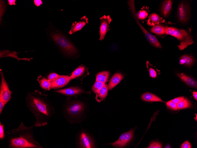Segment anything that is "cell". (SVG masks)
I'll list each match as a JSON object with an SVG mask.
<instances>
[{
    "label": "cell",
    "instance_id": "cell-1",
    "mask_svg": "<svg viewBox=\"0 0 197 148\" xmlns=\"http://www.w3.org/2000/svg\"><path fill=\"white\" fill-rule=\"evenodd\" d=\"M25 100L27 106L35 118V126L40 127L46 125L52 113L46 95L39 90H35L28 92Z\"/></svg>",
    "mask_w": 197,
    "mask_h": 148
},
{
    "label": "cell",
    "instance_id": "cell-2",
    "mask_svg": "<svg viewBox=\"0 0 197 148\" xmlns=\"http://www.w3.org/2000/svg\"><path fill=\"white\" fill-rule=\"evenodd\" d=\"M25 126L21 122L16 129L8 131V146L11 148H42L43 147L35 139L33 134V127Z\"/></svg>",
    "mask_w": 197,
    "mask_h": 148
},
{
    "label": "cell",
    "instance_id": "cell-3",
    "mask_svg": "<svg viewBox=\"0 0 197 148\" xmlns=\"http://www.w3.org/2000/svg\"><path fill=\"white\" fill-rule=\"evenodd\" d=\"M49 36L65 55L73 56L77 50L71 42L64 35L57 29L49 30Z\"/></svg>",
    "mask_w": 197,
    "mask_h": 148
},
{
    "label": "cell",
    "instance_id": "cell-4",
    "mask_svg": "<svg viewBox=\"0 0 197 148\" xmlns=\"http://www.w3.org/2000/svg\"><path fill=\"white\" fill-rule=\"evenodd\" d=\"M166 34L170 35L176 38L180 41L178 45L180 50L182 51L190 45L193 43V36L191 34V29H178L174 27H166Z\"/></svg>",
    "mask_w": 197,
    "mask_h": 148
},
{
    "label": "cell",
    "instance_id": "cell-5",
    "mask_svg": "<svg viewBox=\"0 0 197 148\" xmlns=\"http://www.w3.org/2000/svg\"><path fill=\"white\" fill-rule=\"evenodd\" d=\"M191 14L190 6L186 1H180L178 5L176 17L178 22L185 24L190 19Z\"/></svg>",
    "mask_w": 197,
    "mask_h": 148
},
{
    "label": "cell",
    "instance_id": "cell-6",
    "mask_svg": "<svg viewBox=\"0 0 197 148\" xmlns=\"http://www.w3.org/2000/svg\"><path fill=\"white\" fill-rule=\"evenodd\" d=\"M1 83L0 86V99L6 104L11 98L12 91L9 88L4 76V73L1 69Z\"/></svg>",
    "mask_w": 197,
    "mask_h": 148
},
{
    "label": "cell",
    "instance_id": "cell-7",
    "mask_svg": "<svg viewBox=\"0 0 197 148\" xmlns=\"http://www.w3.org/2000/svg\"><path fill=\"white\" fill-rule=\"evenodd\" d=\"M134 129L122 134L115 142L110 144L116 147L122 148L127 146L131 140L134 136Z\"/></svg>",
    "mask_w": 197,
    "mask_h": 148
},
{
    "label": "cell",
    "instance_id": "cell-8",
    "mask_svg": "<svg viewBox=\"0 0 197 148\" xmlns=\"http://www.w3.org/2000/svg\"><path fill=\"white\" fill-rule=\"evenodd\" d=\"M100 26L99 29V39L102 40L104 39L107 32L110 30L109 24L112 19L109 15H104L100 18Z\"/></svg>",
    "mask_w": 197,
    "mask_h": 148
},
{
    "label": "cell",
    "instance_id": "cell-9",
    "mask_svg": "<svg viewBox=\"0 0 197 148\" xmlns=\"http://www.w3.org/2000/svg\"><path fill=\"white\" fill-rule=\"evenodd\" d=\"M135 19L139 26L143 34L152 46L156 48H162V46L157 38L148 32L140 23L137 17H134Z\"/></svg>",
    "mask_w": 197,
    "mask_h": 148
},
{
    "label": "cell",
    "instance_id": "cell-10",
    "mask_svg": "<svg viewBox=\"0 0 197 148\" xmlns=\"http://www.w3.org/2000/svg\"><path fill=\"white\" fill-rule=\"evenodd\" d=\"M88 23V19L85 16L82 17L77 22L73 23L71 28L69 31L70 34L71 35L81 30L84 26Z\"/></svg>",
    "mask_w": 197,
    "mask_h": 148
},
{
    "label": "cell",
    "instance_id": "cell-11",
    "mask_svg": "<svg viewBox=\"0 0 197 148\" xmlns=\"http://www.w3.org/2000/svg\"><path fill=\"white\" fill-rule=\"evenodd\" d=\"M84 104L81 102H76L72 103L66 108L67 113L70 115H77L81 113L83 110Z\"/></svg>",
    "mask_w": 197,
    "mask_h": 148
},
{
    "label": "cell",
    "instance_id": "cell-12",
    "mask_svg": "<svg viewBox=\"0 0 197 148\" xmlns=\"http://www.w3.org/2000/svg\"><path fill=\"white\" fill-rule=\"evenodd\" d=\"M69 76L60 75L55 81L51 82L50 89L62 87L67 84L70 81Z\"/></svg>",
    "mask_w": 197,
    "mask_h": 148
},
{
    "label": "cell",
    "instance_id": "cell-13",
    "mask_svg": "<svg viewBox=\"0 0 197 148\" xmlns=\"http://www.w3.org/2000/svg\"><path fill=\"white\" fill-rule=\"evenodd\" d=\"M80 145L81 147L91 148L94 147L93 140L87 134L82 133L80 135Z\"/></svg>",
    "mask_w": 197,
    "mask_h": 148
},
{
    "label": "cell",
    "instance_id": "cell-14",
    "mask_svg": "<svg viewBox=\"0 0 197 148\" xmlns=\"http://www.w3.org/2000/svg\"><path fill=\"white\" fill-rule=\"evenodd\" d=\"M173 1L171 0H165L162 3L160 12L162 16L164 17H168L170 14L172 6Z\"/></svg>",
    "mask_w": 197,
    "mask_h": 148
},
{
    "label": "cell",
    "instance_id": "cell-15",
    "mask_svg": "<svg viewBox=\"0 0 197 148\" xmlns=\"http://www.w3.org/2000/svg\"><path fill=\"white\" fill-rule=\"evenodd\" d=\"M177 76L188 85L197 88V83L192 77L187 75L183 73L177 74Z\"/></svg>",
    "mask_w": 197,
    "mask_h": 148
},
{
    "label": "cell",
    "instance_id": "cell-16",
    "mask_svg": "<svg viewBox=\"0 0 197 148\" xmlns=\"http://www.w3.org/2000/svg\"><path fill=\"white\" fill-rule=\"evenodd\" d=\"M55 92L66 95H73L81 93L83 90L78 87H70L57 90Z\"/></svg>",
    "mask_w": 197,
    "mask_h": 148
},
{
    "label": "cell",
    "instance_id": "cell-17",
    "mask_svg": "<svg viewBox=\"0 0 197 148\" xmlns=\"http://www.w3.org/2000/svg\"><path fill=\"white\" fill-rule=\"evenodd\" d=\"M195 61V58L192 56L185 54L180 56L179 63L180 65L189 67L193 64Z\"/></svg>",
    "mask_w": 197,
    "mask_h": 148
},
{
    "label": "cell",
    "instance_id": "cell-18",
    "mask_svg": "<svg viewBox=\"0 0 197 148\" xmlns=\"http://www.w3.org/2000/svg\"><path fill=\"white\" fill-rule=\"evenodd\" d=\"M164 22V20L158 14L154 12L150 14L148 17L147 24L148 25L152 26Z\"/></svg>",
    "mask_w": 197,
    "mask_h": 148
},
{
    "label": "cell",
    "instance_id": "cell-19",
    "mask_svg": "<svg viewBox=\"0 0 197 148\" xmlns=\"http://www.w3.org/2000/svg\"><path fill=\"white\" fill-rule=\"evenodd\" d=\"M123 76L121 74L116 73L114 74L110 80L108 84L109 89L110 90L118 84L123 79Z\"/></svg>",
    "mask_w": 197,
    "mask_h": 148
},
{
    "label": "cell",
    "instance_id": "cell-20",
    "mask_svg": "<svg viewBox=\"0 0 197 148\" xmlns=\"http://www.w3.org/2000/svg\"><path fill=\"white\" fill-rule=\"evenodd\" d=\"M166 27L161 24L155 25L151 28V32L158 35L166 34Z\"/></svg>",
    "mask_w": 197,
    "mask_h": 148
},
{
    "label": "cell",
    "instance_id": "cell-21",
    "mask_svg": "<svg viewBox=\"0 0 197 148\" xmlns=\"http://www.w3.org/2000/svg\"><path fill=\"white\" fill-rule=\"evenodd\" d=\"M141 98L143 100L145 101L163 102L160 98L149 92L145 93L142 96Z\"/></svg>",
    "mask_w": 197,
    "mask_h": 148
},
{
    "label": "cell",
    "instance_id": "cell-22",
    "mask_svg": "<svg viewBox=\"0 0 197 148\" xmlns=\"http://www.w3.org/2000/svg\"><path fill=\"white\" fill-rule=\"evenodd\" d=\"M149 14V8L147 6H143L136 16L138 19L143 21L147 18Z\"/></svg>",
    "mask_w": 197,
    "mask_h": 148
},
{
    "label": "cell",
    "instance_id": "cell-23",
    "mask_svg": "<svg viewBox=\"0 0 197 148\" xmlns=\"http://www.w3.org/2000/svg\"><path fill=\"white\" fill-rule=\"evenodd\" d=\"M18 53L16 52L15 51L11 52L8 50H2L0 51V58H3L5 57L10 56L15 58L19 60H23L26 61H29L31 59H32V58H19L17 54Z\"/></svg>",
    "mask_w": 197,
    "mask_h": 148
},
{
    "label": "cell",
    "instance_id": "cell-24",
    "mask_svg": "<svg viewBox=\"0 0 197 148\" xmlns=\"http://www.w3.org/2000/svg\"><path fill=\"white\" fill-rule=\"evenodd\" d=\"M85 70V68L84 66H80L78 67L72 73L71 75L69 76L70 80L81 76L84 72Z\"/></svg>",
    "mask_w": 197,
    "mask_h": 148
},
{
    "label": "cell",
    "instance_id": "cell-25",
    "mask_svg": "<svg viewBox=\"0 0 197 148\" xmlns=\"http://www.w3.org/2000/svg\"><path fill=\"white\" fill-rule=\"evenodd\" d=\"M109 76V73L108 71H103L98 73L96 75V81L103 82H107Z\"/></svg>",
    "mask_w": 197,
    "mask_h": 148
},
{
    "label": "cell",
    "instance_id": "cell-26",
    "mask_svg": "<svg viewBox=\"0 0 197 148\" xmlns=\"http://www.w3.org/2000/svg\"><path fill=\"white\" fill-rule=\"evenodd\" d=\"M40 87L43 89L49 90L51 84V82L45 77L42 78L39 81Z\"/></svg>",
    "mask_w": 197,
    "mask_h": 148
},
{
    "label": "cell",
    "instance_id": "cell-27",
    "mask_svg": "<svg viewBox=\"0 0 197 148\" xmlns=\"http://www.w3.org/2000/svg\"><path fill=\"white\" fill-rule=\"evenodd\" d=\"M105 84V83L96 81L92 87L94 92L96 94H98L101 88Z\"/></svg>",
    "mask_w": 197,
    "mask_h": 148
},
{
    "label": "cell",
    "instance_id": "cell-28",
    "mask_svg": "<svg viewBox=\"0 0 197 148\" xmlns=\"http://www.w3.org/2000/svg\"><path fill=\"white\" fill-rule=\"evenodd\" d=\"M191 105V102L186 98H185L183 101L177 105L178 109L189 108L190 107Z\"/></svg>",
    "mask_w": 197,
    "mask_h": 148
},
{
    "label": "cell",
    "instance_id": "cell-29",
    "mask_svg": "<svg viewBox=\"0 0 197 148\" xmlns=\"http://www.w3.org/2000/svg\"><path fill=\"white\" fill-rule=\"evenodd\" d=\"M108 86L106 84L101 88L98 94V96L102 99H104L106 96L109 89Z\"/></svg>",
    "mask_w": 197,
    "mask_h": 148
},
{
    "label": "cell",
    "instance_id": "cell-30",
    "mask_svg": "<svg viewBox=\"0 0 197 148\" xmlns=\"http://www.w3.org/2000/svg\"><path fill=\"white\" fill-rule=\"evenodd\" d=\"M166 105L168 108L172 110H176L178 109L177 104L173 103L171 100L167 102Z\"/></svg>",
    "mask_w": 197,
    "mask_h": 148
},
{
    "label": "cell",
    "instance_id": "cell-31",
    "mask_svg": "<svg viewBox=\"0 0 197 148\" xmlns=\"http://www.w3.org/2000/svg\"><path fill=\"white\" fill-rule=\"evenodd\" d=\"M60 75L55 73H52L48 75L47 77V79L52 82L55 81Z\"/></svg>",
    "mask_w": 197,
    "mask_h": 148
},
{
    "label": "cell",
    "instance_id": "cell-32",
    "mask_svg": "<svg viewBox=\"0 0 197 148\" xmlns=\"http://www.w3.org/2000/svg\"><path fill=\"white\" fill-rule=\"evenodd\" d=\"M162 145L160 143L157 142H153L150 144L147 147L148 148H161Z\"/></svg>",
    "mask_w": 197,
    "mask_h": 148
},
{
    "label": "cell",
    "instance_id": "cell-33",
    "mask_svg": "<svg viewBox=\"0 0 197 148\" xmlns=\"http://www.w3.org/2000/svg\"><path fill=\"white\" fill-rule=\"evenodd\" d=\"M4 125L0 124V139L1 140L5 138V134L4 130Z\"/></svg>",
    "mask_w": 197,
    "mask_h": 148
},
{
    "label": "cell",
    "instance_id": "cell-34",
    "mask_svg": "<svg viewBox=\"0 0 197 148\" xmlns=\"http://www.w3.org/2000/svg\"><path fill=\"white\" fill-rule=\"evenodd\" d=\"M3 1H0V18L2 17L5 11V4Z\"/></svg>",
    "mask_w": 197,
    "mask_h": 148
},
{
    "label": "cell",
    "instance_id": "cell-35",
    "mask_svg": "<svg viewBox=\"0 0 197 148\" xmlns=\"http://www.w3.org/2000/svg\"><path fill=\"white\" fill-rule=\"evenodd\" d=\"M184 99V97H180L175 98L171 100L173 103L177 105L178 104L183 101Z\"/></svg>",
    "mask_w": 197,
    "mask_h": 148
},
{
    "label": "cell",
    "instance_id": "cell-36",
    "mask_svg": "<svg viewBox=\"0 0 197 148\" xmlns=\"http://www.w3.org/2000/svg\"><path fill=\"white\" fill-rule=\"evenodd\" d=\"M181 148H191V145L190 143L188 141L183 142L181 146Z\"/></svg>",
    "mask_w": 197,
    "mask_h": 148
},
{
    "label": "cell",
    "instance_id": "cell-37",
    "mask_svg": "<svg viewBox=\"0 0 197 148\" xmlns=\"http://www.w3.org/2000/svg\"><path fill=\"white\" fill-rule=\"evenodd\" d=\"M6 104L1 99H0V114L2 112Z\"/></svg>",
    "mask_w": 197,
    "mask_h": 148
},
{
    "label": "cell",
    "instance_id": "cell-38",
    "mask_svg": "<svg viewBox=\"0 0 197 148\" xmlns=\"http://www.w3.org/2000/svg\"><path fill=\"white\" fill-rule=\"evenodd\" d=\"M34 2L35 5L37 6H39L40 5L42 4V2L41 0H34Z\"/></svg>",
    "mask_w": 197,
    "mask_h": 148
},
{
    "label": "cell",
    "instance_id": "cell-39",
    "mask_svg": "<svg viewBox=\"0 0 197 148\" xmlns=\"http://www.w3.org/2000/svg\"><path fill=\"white\" fill-rule=\"evenodd\" d=\"M16 1L15 0H8V4L10 5H15Z\"/></svg>",
    "mask_w": 197,
    "mask_h": 148
},
{
    "label": "cell",
    "instance_id": "cell-40",
    "mask_svg": "<svg viewBox=\"0 0 197 148\" xmlns=\"http://www.w3.org/2000/svg\"><path fill=\"white\" fill-rule=\"evenodd\" d=\"M149 71L150 75L156 73L155 70L151 67L149 68Z\"/></svg>",
    "mask_w": 197,
    "mask_h": 148
},
{
    "label": "cell",
    "instance_id": "cell-41",
    "mask_svg": "<svg viewBox=\"0 0 197 148\" xmlns=\"http://www.w3.org/2000/svg\"><path fill=\"white\" fill-rule=\"evenodd\" d=\"M193 96L194 97V99L196 100H197V92H196L194 91L193 92Z\"/></svg>",
    "mask_w": 197,
    "mask_h": 148
},
{
    "label": "cell",
    "instance_id": "cell-42",
    "mask_svg": "<svg viewBox=\"0 0 197 148\" xmlns=\"http://www.w3.org/2000/svg\"><path fill=\"white\" fill-rule=\"evenodd\" d=\"M165 148H170V145H167L165 147Z\"/></svg>",
    "mask_w": 197,
    "mask_h": 148
},
{
    "label": "cell",
    "instance_id": "cell-43",
    "mask_svg": "<svg viewBox=\"0 0 197 148\" xmlns=\"http://www.w3.org/2000/svg\"><path fill=\"white\" fill-rule=\"evenodd\" d=\"M194 118L195 119H196V121H197V115H196V118Z\"/></svg>",
    "mask_w": 197,
    "mask_h": 148
}]
</instances>
